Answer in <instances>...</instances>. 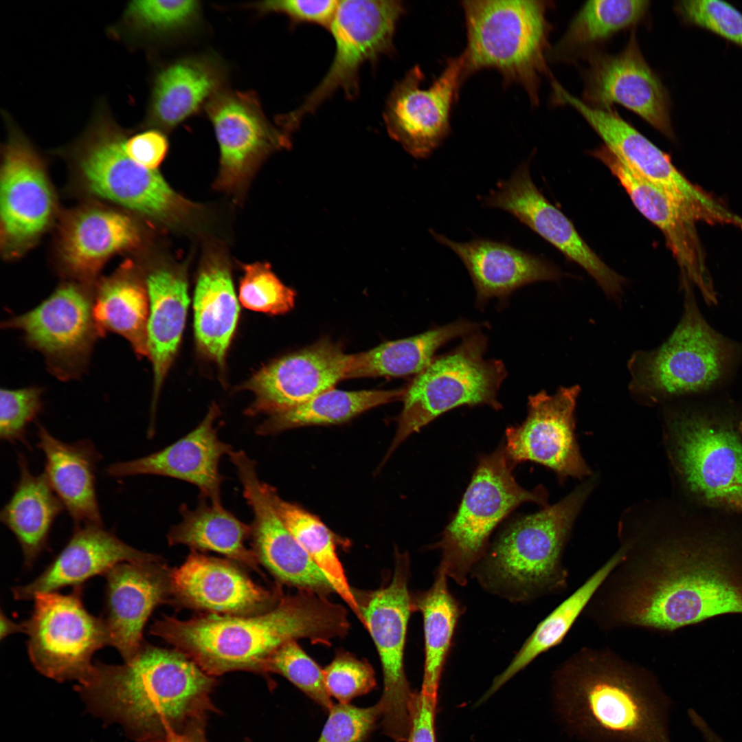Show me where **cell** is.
<instances>
[{
	"label": "cell",
	"instance_id": "f6af8a7d",
	"mask_svg": "<svg viewBox=\"0 0 742 742\" xmlns=\"http://www.w3.org/2000/svg\"><path fill=\"white\" fill-rule=\"evenodd\" d=\"M200 12L197 1H132L124 10L123 23L138 35L168 36L192 26Z\"/></svg>",
	"mask_w": 742,
	"mask_h": 742
},
{
	"label": "cell",
	"instance_id": "11a10c76",
	"mask_svg": "<svg viewBox=\"0 0 742 742\" xmlns=\"http://www.w3.org/2000/svg\"><path fill=\"white\" fill-rule=\"evenodd\" d=\"M437 695L416 693L407 742H436L435 715Z\"/></svg>",
	"mask_w": 742,
	"mask_h": 742
},
{
	"label": "cell",
	"instance_id": "ee69618b",
	"mask_svg": "<svg viewBox=\"0 0 742 742\" xmlns=\"http://www.w3.org/2000/svg\"><path fill=\"white\" fill-rule=\"evenodd\" d=\"M265 491L287 528L326 576L334 592L363 624V618L355 592L348 583L330 530L316 516L283 499L275 488L266 483Z\"/></svg>",
	"mask_w": 742,
	"mask_h": 742
},
{
	"label": "cell",
	"instance_id": "4fadbf2b",
	"mask_svg": "<svg viewBox=\"0 0 742 742\" xmlns=\"http://www.w3.org/2000/svg\"><path fill=\"white\" fill-rule=\"evenodd\" d=\"M82 585L67 594L36 595L30 617L23 621L27 652L35 668L58 682H80L90 672L94 653L109 645L102 617L91 614L82 601Z\"/></svg>",
	"mask_w": 742,
	"mask_h": 742
},
{
	"label": "cell",
	"instance_id": "bcb514c9",
	"mask_svg": "<svg viewBox=\"0 0 742 742\" xmlns=\"http://www.w3.org/2000/svg\"><path fill=\"white\" fill-rule=\"evenodd\" d=\"M267 671L286 677L324 710L329 711L333 706L325 686L323 670L296 640L285 643L269 657L265 666Z\"/></svg>",
	"mask_w": 742,
	"mask_h": 742
},
{
	"label": "cell",
	"instance_id": "7c38bea8",
	"mask_svg": "<svg viewBox=\"0 0 742 742\" xmlns=\"http://www.w3.org/2000/svg\"><path fill=\"white\" fill-rule=\"evenodd\" d=\"M404 12L401 1H339L328 29L335 44L329 69L297 109L280 115L290 133L337 91H342L348 99L357 97L361 67L392 51L396 28Z\"/></svg>",
	"mask_w": 742,
	"mask_h": 742
},
{
	"label": "cell",
	"instance_id": "603a6c76",
	"mask_svg": "<svg viewBox=\"0 0 742 742\" xmlns=\"http://www.w3.org/2000/svg\"><path fill=\"white\" fill-rule=\"evenodd\" d=\"M348 357L341 346L322 339L274 360L243 385L255 397L245 413L280 414L334 388L345 379Z\"/></svg>",
	"mask_w": 742,
	"mask_h": 742
},
{
	"label": "cell",
	"instance_id": "cb8c5ba5",
	"mask_svg": "<svg viewBox=\"0 0 742 742\" xmlns=\"http://www.w3.org/2000/svg\"><path fill=\"white\" fill-rule=\"evenodd\" d=\"M228 456L253 513L252 550L258 561L280 581L298 589L323 595L333 592L326 576L278 514L266 493L265 483L258 477L256 463L241 450H233Z\"/></svg>",
	"mask_w": 742,
	"mask_h": 742
},
{
	"label": "cell",
	"instance_id": "ffe728a7",
	"mask_svg": "<svg viewBox=\"0 0 742 742\" xmlns=\"http://www.w3.org/2000/svg\"><path fill=\"white\" fill-rule=\"evenodd\" d=\"M8 121L10 136L3 149L1 169V244L5 255L16 256L47 229L56 203L41 158Z\"/></svg>",
	"mask_w": 742,
	"mask_h": 742
},
{
	"label": "cell",
	"instance_id": "74e56055",
	"mask_svg": "<svg viewBox=\"0 0 742 742\" xmlns=\"http://www.w3.org/2000/svg\"><path fill=\"white\" fill-rule=\"evenodd\" d=\"M181 520L168 534L170 546L185 545L193 550H209L258 570V557L246 547L251 537V526L238 519L222 504H213L201 497L197 506L180 507Z\"/></svg>",
	"mask_w": 742,
	"mask_h": 742
},
{
	"label": "cell",
	"instance_id": "9f6ffc18",
	"mask_svg": "<svg viewBox=\"0 0 742 742\" xmlns=\"http://www.w3.org/2000/svg\"><path fill=\"white\" fill-rule=\"evenodd\" d=\"M205 723L192 725L183 731L171 732L167 742H207L205 735Z\"/></svg>",
	"mask_w": 742,
	"mask_h": 742
},
{
	"label": "cell",
	"instance_id": "f907efd6",
	"mask_svg": "<svg viewBox=\"0 0 742 742\" xmlns=\"http://www.w3.org/2000/svg\"><path fill=\"white\" fill-rule=\"evenodd\" d=\"M43 390L38 387L1 388L0 437L10 443L25 442L26 429L41 412Z\"/></svg>",
	"mask_w": 742,
	"mask_h": 742
},
{
	"label": "cell",
	"instance_id": "8fae6325",
	"mask_svg": "<svg viewBox=\"0 0 742 742\" xmlns=\"http://www.w3.org/2000/svg\"><path fill=\"white\" fill-rule=\"evenodd\" d=\"M513 468L503 446L481 456L457 512L434 546L441 552L438 567L461 586L468 583L504 519L526 502L548 506L546 490L541 486L524 488L515 480Z\"/></svg>",
	"mask_w": 742,
	"mask_h": 742
},
{
	"label": "cell",
	"instance_id": "f546056e",
	"mask_svg": "<svg viewBox=\"0 0 742 742\" xmlns=\"http://www.w3.org/2000/svg\"><path fill=\"white\" fill-rule=\"evenodd\" d=\"M431 234L461 260L473 283L476 303L480 306L493 297L505 300L527 284L554 281L561 276L553 264L505 242L476 238L460 243L434 230Z\"/></svg>",
	"mask_w": 742,
	"mask_h": 742
},
{
	"label": "cell",
	"instance_id": "836d02e7",
	"mask_svg": "<svg viewBox=\"0 0 742 742\" xmlns=\"http://www.w3.org/2000/svg\"><path fill=\"white\" fill-rule=\"evenodd\" d=\"M145 284L148 297V358L153 370L152 417L163 382L179 347L189 305L188 284L180 272L150 271Z\"/></svg>",
	"mask_w": 742,
	"mask_h": 742
},
{
	"label": "cell",
	"instance_id": "91938a15",
	"mask_svg": "<svg viewBox=\"0 0 742 742\" xmlns=\"http://www.w3.org/2000/svg\"><path fill=\"white\" fill-rule=\"evenodd\" d=\"M245 742H250V741H249V740H247H247H246V741H245Z\"/></svg>",
	"mask_w": 742,
	"mask_h": 742
},
{
	"label": "cell",
	"instance_id": "44dd1931",
	"mask_svg": "<svg viewBox=\"0 0 742 742\" xmlns=\"http://www.w3.org/2000/svg\"><path fill=\"white\" fill-rule=\"evenodd\" d=\"M205 110L219 146V189L236 190L266 157L291 146V135L267 118L252 91L223 89Z\"/></svg>",
	"mask_w": 742,
	"mask_h": 742
},
{
	"label": "cell",
	"instance_id": "e575fe53",
	"mask_svg": "<svg viewBox=\"0 0 742 742\" xmlns=\"http://www.w3.org/2000/svg\"><path fill=\"white\" fill-rule=\"evenodd\" d=\"M18 466V482L0 519L17 539L25 566L31 567L46 548L52 525L65 508L44 473H32L22 454Z\"/></svg>",
	"mask_w": 742,
	"mask_h": 742
},
{
	"label": "cell",
	"instance_id": "680465c9",
	"mask_svg": "<svg viewBox=\"0 0 742 742\" xmlns=\"http://www.w3.org/2000/svg\"><path fill=\"white\" fill-rule=\"evenodd\" d=\"M691 719L695 725L698 728L704 737L706 742H723L714 732L708 726L706 723L693 711L690 714Z\"/></svg>",
	"mask_w": 742,
	"mask_h": 742
},
{
	"label": "cell",
	"instance_id": "7bdbcfd3",
	"mask_svg": "<svg viewBox=\"0 0 742 742\" xmlns=\"http://www.w3.org/2000/svg\"><path fill=\"white\" fill-rule=\"evenodd\" d=\"M405 387L388 390L344 391L332 388L289 411L269 416L256 427L267 436L300 427L346 422L379 405L402 399Z\"/></svg>",
	"mask_w": 742,
	"mask_h": 742
},
{
	"label": "cell",
	"instance_id": "f5cc1de1",
	"mask_svg": "<svg viewBox=\"0 0 742 742\" xmlns=\"http://www.w3.org/2000/svg\"><path fill=\"white\" fill-rule=\"evenodd\" d=\"M339 2L337 0H269L252 3L249 6L262 14H282L292 23H315L329 29Z\"/></svg>",
	"mask_w": 742,
	"mask_h": 742
},
{
	"label": "cell",
	"instance_id": "60d3db41",
	"mask_svg": "<svg viewBox=\"0 0 742 742\" xmlns=\"http://www.w3.org/2000/svg\"><path fill=\"white\" fill-rule=\"evenodd\" d=\"M649 8L650 2L644 0L586 1L549 55L560 61L586 58L598 51L599 45L641 23Z\"/></svg>",
	"mask_w": 742,
	"mask_h": 742
},
{
	"label": "cell",
	"instance_id": "d4e9b609",
	"mask_svg": "<svg viewBox=\"0 0 742 742\" xmlns=\"http://www.w3.org/2000/svg\"><path fill=\"white\" fill-rule=\"evenodd\" d=\"M591 154L609 169L637 210L662 232L679 267L682 287L696 286L708 304H716L696 221L665 191L629 168L605 145Z\"/></svg>",
	"mask_w": 742,
	"mask_h": 742
},
{
	"label": "cell",
	"instance_id": "816d5d0a",
	"mask_svg": "<svg viewBox=\"0 0 742 742\" xmlns=\"http://www.w3.org/2000/svg\"><path fill=\"white\" fill-rule=\"evenodd\" d=\"M317 742H363L381 719L380 701L367 708L348 704H333Z\"/></svg>",
	"mask_w": 742,
	"mask_h": 742
},
{
	"label": "cell",
	"instance_id": "30bf717a",
	"mask_svg": "<svg viewBox=\"0 0 742 742\" xmlns=\"http://www.w3.org/2000/svg\"><path fill=\"white\" fill-rule=\"evenodd\" d=\"M487 338L475 331L449 352L434 357L405 387L398 427L384 458L387 460L410 435L441 414L467 405L502 408L497 393L507 372L498 359H486Z\"/></svg>",
	"mask_w": 742,
	"mask_h": 742
},
{
	"label": "cell",
	"instance_id": "5bb4252c",
	"mask_svg": "<svg viewBox=\"0 0 742 742\" xmlns=\"http://www.w3.org/2000/svg\"><path fill=\"white\" fill-rule=\"evenodd\" d=\"M409 559L398 553L394 574L385 587L368 594L355 592L363 626L370 634L380 658L383 692L382 724L395 742H407L416 693L411 690L404 669V650L412 608L408 583Z\"/></svg>",
	"mask_w": 742,
	"mask_h": 742
},
{
	"label": "cell",
	"instance_id": "d6a6232c",
	"mask_svg": "<svg viewBox=\"0 0 742 742\" xmlns=\"http://www.w3.org/2000/svg\"><path fill=\"white\" fill-rule=\"evenodd\" d=\"M38 448L45 475L76 526L103 525L97 497L95 471L102 456L89 440L65 442L38 425Z\"/></svg>",
	"mask_w": 742,
	"mask_h": 742
},
{
	"label": "cell",
	"instance_id": "277c9868",
	"mask_svg": "<svg viewBox=\"0 0 742 742\" xmlns=\"http://www.w3.org/2000/svg\"><path fill=\"white\" fill-rule=\"evenodd\" d=\"M554 680L561 712L582 732L615 742H668L653 677L615 650L578 649Z\"/></svg>",
	"mask_w": 742,
	"mask_h": 742
},
{
	"label": "cell",
	"instance_id": "52a82bcc",
	"mask_svg": "<svg viewBox=\"0 0 742 742\" xmlns=\"http://www.w3.org/2000/svg\"><path fill=\"white\" fill-rule=\"evenodd\" d=\"M466 46L461 54L466 78L482 69H495L505 85H520L531 104L539 103L543 76L550 74L547 58L550 52L552 27L547 14L549 1H462Z\"/></svg>",
	"mask_w": 742,
	"mask_h": 742
},
{
	"label": "cell",
	"instance_id": "c3c4849f",
	"mask_svg": "<svg viewBox=\"0 0 742 742\" xmlns=\"http://www.w3.org/2000/svg\"><path fill=\"white\" fill-rule=\"evenodd\" d=\"M675 10L687 24L707 30L742 47V13L719 0H687Z\"/></svg>",
	"mask_w": 742,
	"mask_h": 742
},
{
	"label": "cell",
	"instance_id": "ac0fdd59",
	"mask_svg": "<svg viewBox=\"0 0 742 742\" xmlns=\"http://www.w3.org/2000/svg\"><path fill=\"white\" fill-rule=\"evenodd\" d=\"M578 385L560 387L552 394L545 390L530 396L526 419L506 429L504 447L515 467L524 462L540 464L563 481L584 480L592 472L583 458L575 433Z\"/></svg>",
	"mask_w": 742,
	"mask_h": 742
},
{
	"label": "cell",
	"instance_id": "7dc6e473",
	"mask_svg": "<svg viewBox=\"0 0 742 742\" xmlns=\"http://www.w3.org/2000/svg\"><path fill=\"white\" fill-rule=\"evenodd\" d=\"M239 285V300L251 311L280 315L291 311L295 292L276 276L267 263L256 262L243 267Z\"/></svg>",
	"mask_w": 742,
	"mask_h": 742
},
{
	"label": "cell",
	"instance_id": "7402d4cb",
	"mask_svg": "<svg viewBox=\"0 0 742 742\" xmlns=\"http://www.w3.org/2000/svg\"><path fill=\"white\" fill-rule=\"evenodd\" d=\"M530 160L482 199L484 207L507 212L583 268L609 297L620 298L626 280L609 268L581 238L570 220L537 188Z\"/></svg>",
	"mask_w": 742,
	"mask_h": 742
},
{
	"label": "cell",
	"instance_id": "4316f807",
	"mask_svg": "<svg viewBox=\"0 0 742 742\" xmlns=\"http://www.w3.org/2000/svg\"><path fill=\"white\" fill-rule=\"evenodd\" d=\"M104 576L106 586L102 618L109 645L128 662L143 645L144 628L152 611L170 592L169 572L159 559L123 562Z\"/></svg>",
	"mask_w": 742,
	"mask_h": 742
},
{
	"label": "cell",
	"instance_id": "6f0895ef",
	"mask_svg": "<svg viewBox=\"0 0 742 742\" xmlns=\"http://www.w3.org/2000/svg\"><path fill=\"white\" fill-rule=\"evenodd\" d=\"M1 630H0V638L1 640L8 637V636L18 632L23 633L24 628L23 622L17 623L10 620L5 614H3V610H1Z\"/></svg>",
	"mask_w": 742,
	"mask_h": 742
},
{
	"label": "cell",
	"instance_id": "f35d334b",
	"mask_svg": "<svg viewBox=\"0 0 742 742\" xmlns=\"http://www.w3.org/2000/svg\"><path fill=\"white\" fill-rule=\"evenodd\" d=\"M623 557L619 548L600 567L563 600L536 627L508 666L496 676L480 698L486 701L536 657L561 644L608 575Z\"/></svg>",
	"mask_w": 742,
	"mask_h": 742
},
{
	"label": "cell",
	"instance_id": "4dcf8cb0",
	"mask_svg": "<svg viewBox=\"0 0 742 742\" xmlns=\"http://www.w3.org/2000/svg\"><path fill=\"white\" fill-rule=\"evenodd\" d=\"M140 229L128 215L101 207H85L69 214L60 230L62 260L75 278H94L113 256L137 248Z\"/></svg>",
	"mask_w": 742,
	"mask_h": 742
},
{
	"label": "cell",
	"instance_id": "681fc988",
	"mask_svg": "<svg viewBox=\"0 0 742 742\" xmlns=\"http://www.w3.org/2000/svg\"><path fill=\"white\" fill-rule=\"evenodd\" d=\"M323 675L328 695L339 703L348 704L376 686L374 671L369 662L345 651L337 653Z\"/></svg>",
	"mask_w": 742,
	"mask_h": 742
},
{
	"label": "cell",
	"instance_id": "d6986e66",
	"mask_svg": "<svg viewBox=\"0 0 742 742\" xmlns=\"http://www.w3.org/2000/svg\"><path fill=\"white\" fill-rule=\"evenodd\" d=\"M586 59L581 100L585 104L598 109L623 106L666 137L675 138L668 92L644 58L635 30L620 52L598 50Z\"/></svg>",
	"mask_w": 742,
	"mask_h": 742
},
{
	"label": "cell",
	"instance_id": "7a4b0ae2",
	"mask_svg": "<svg viewBox=\"0 0 742 742\" xmlns=\"http://www.w3.org/2000/svg\"><path fill=\"white\" fill-rule=\"evenodd\" d=\"M215 682L182 652L142 645L123 664L95 662L76 688L89 710L133 740L167 742L170 733L205 723L216 710Z\"/></svg>",
	"mask_w": 742,
	"mask_h": 742
},
{
	"label": "cell",
	"instance_id": "8d00e7d4",
	"mask_svg": "<svg viewBox=\"0 0 742 742\" xmlns=\"http://www.w3.org/2000/svg\"><path fill=\"white\" fill-rule=\"evenodd\" d=\"M480 325L464 319L420 334L384 342L367 351L349 355L345 379L416 375L434 358L436 352L451 339L477 331Z\"/></svg>",
	"mask_w": 742,
	"mask_h": 742
},
{
	"label": "cell",
	"instance_id": "f1b7e54d",
	"mask_svg": "<svg viewBox=\"0 0 742 742\" xmlns=\"http://www.w3.org/2000/svg\"><path fill=\"white\" fill-rule=\"evenodd\" d=\"M169 583L181 602L213 614L245 615L263 610L273 601L270 592L231 563L196 550L169 572Z\"/></svg>",
	"mask_w": 742,
	"mask_h": 742
},
{
	"label": "cell",
	"instance_id": "9c48e42d",
	"mask_svg": "<svg viewBox=\"0 0 742 742\" xmlns=\"http://www.w3.org/2000/svg\"><path fill=\"white\" fill-rule=\"evenodd\" d=\"M126 136L101 106L76 147L78 169L88 190L159 221L176 223L186 218L194 205L175 192L157 170L147 168L127 155Z\"/></svg>",
	"mask_w": 742,
	"mask_h": 742
},
{
	"label": "cell",
	"instance_id": "ab89813d",
	"mask_svg": "<svg viewBox=\"0 0 742 742\" xmlns=\"http://www.w3.org/2000/svg\"><path fill=\"white\" fill-rule=\"evenodd\" d=\"M93 315L103 335L124 337L138 357H148V297L145 282L124 269L102 280L93 295Z\"/></svg>",
	"mask_w": 742,
	"mask_h": 742
},
{
	"label": "cell",
	"instance_id": "484cf974",
	"mask_svg": "<svg viewBox=\"0 0 742 742\" xmlns=\"http://www.w3.org/2000/svg\"><path fill=\"white\" fill-rule=\"evenodd\" d=\"M220 411L213 404L202 421L174 443L137 459L115 462L106 474L119 478L153 475L178 479L195 485L201 497L222 504L221 488L224 477L219 471L221 459L234 450L221 441L214 426Z\"/></svg>",
	"mask_w": 742,
	"mask_h": 742
},
{
	"label": "cell",
	"instance_id": "d590c367",
	"mask_svg": "<svg viewBox=\"0 0 742 742\" xmlns=\"http://www.w3.org/2000/svg\"><path fill=\"white\" fill-rule=\"evenodd\" d=\"M193 310L199 349L223 366L239 316L231 273L223 260L213 258L201 269L194 290Z\"/></svg>",
	"mask_w": 742,
	"mask_h": 742
},
{
	"label": "cell",
	"instance_id": "e0dca14e",
	"mask_svg": "<svg viewBox=\"0 0 742 742\" xmlns=\"http://www.w3.org/2000/svg\"><path fill=\"white\" fill-rule=\"evenodd\" d=\"M425 76L416 65L392 88L383 119L390 137L416 159L428 158L451 131V115L460 88L466 80L462 55L450 57L427 88Z\"/></svg>",
	"mask_w": 742,
	"mask_h": 742
},
{
	"label": "cell",
	"instance_id": "db71d44e",
	"mask_svg": "<svg viewBox=\"0 0 742 742\" xmlns=\"http://www.w3.org/2000/svg\"><path fill=\"white\" fill-rule=\"evenodd\" d=\"M124 147L127 155L139 164L152 170L164 159L168 142L164 134L157 128H150L126 136Z\"/></svg>",
	"mask_w": 742,
	"mask_h": 742
},
{
	"label": "cell",
	"instance_id": "5b68a950",
	"mask_svg": "<svg viewBox=\"0 0 742 742\" xmlns=\"http://www.w3.org/2000/svg\"><path fill=\"white\" fill-rule=\"evenodd\" d=\"M592 475L553 505L509 524L471 572L488 592L525 603L567 587L565 548L574 524L594 489Z\"/></svg>",
	"mask_w": 742,
	"mask_h": 742
},
{
	"label": "cell",
	"instance_id": "9a60e30c",
	"mask_svg": "<svg viewBox=\"0 0 742 742\" xmlns=\"http://www.w3.org/2000/svg\"><path fill=\"white\" fill-rule=\"evenodd\" d=\"M556 104L575 109L603 139L604 145L634 172L665 191L696 221L734 225L737 215L688 180L670 157L622 119L614 110L598 109L570 94L559 82L552 86Z\"/></svg>",
	"mask_w": 742,
	"mask_h": 742
},
{
	"label": "cell",
	"instance_id": "8992f818",
	"mask_svg": "<svg viewBox=\"0 0 742 742\" xmlns=\"http://www.w3.org/2000/svg\"><path fill=\"white\" fill-rule=\"evenodd\" d=\"M664 440L683 503L742 515V417L668 410L664 415Z\"/></svg>",
	"mask_w": 742,
	"mask_h": 742
},
{
	"label": "cell",
	"instance_id": "ba28073f",
	"mask_svg": "<svg viewBox=\"0 0 742 742\" xmlns=\"http://www.w3.org/2000/svg\"><path fill=\"white\" fill-rule=\"evenodd\" d=\"M684 289L682 317L659 347L634 352L628 361L629 390L638 402L654 405L710 388L731 359L729 344L702 317L691 286Z\"/></svg>",
	"mask_w": 742,
	"mask_h": 742
},
{
	"label": "cell",
	"instance_id": "83f0119b",
	"mask_svg": "<svg viewBox=\"0 0 742 742\" xmlns=\"http://www.w3.org/2000/svg\"><path fill=\"white\" fill-rule=\"evenodd\" d=\"M159 559L126 543L103 525L76 526L67 543L45 569L31 582L13 587L12 592L17 600H33L38 594L82 585L123 562Z\"/></svg>",
	"mask_w": 742,
	"mask_h": 742
},
{
	"label": "cell",
	"instance_id": "1f68e13d",
	"mask_svg": "<svg viewBox=\"0 0 742 742\" xmlns=\"http://www.w3.org/2000/svg\"><path fill=\"white\" fill-rule=\"evenodd\" d=\"M225 74L209 56L183 58L156 74L146 115L149 127L171 129L205 108L223 90Z\"/></svg>",
	"mask_w": 742,
	"mask_h": 742
},
{
	"label": "cell",
	"instance_id": "b9f144b4",
	"mask_svg": "<svg viewBox=\"0 0 742 742\" xmlns=\"http://www.w3.org/2000/svg\"><path fill=\"white\" fill-rule=\"evenodd\" d=\"M448 576L439 567L431 586L412 596V611L421 613L423 621L425 662L423 693L437 695L443 668L456 625L464 609L451 593Z\"/></svg>",
	"mask_w": 742,
	"mask_h": 742
},
{
	"label": "cell",
	"instance_id": "3957f363",
	"mask_svg": "<svg viewBox=\"0 0 742 742\" xmlns=\"http://www.w3.org/2000/svg\"><path fill=\"white\" fill-rule=\"evenodd\" d=\"M349 628L342 605L299 589L253 616L212 613L188 620L166 616L150 631L216 676L233 671L265 672L269 657L285 643L305 638L329 646Z\"/></svg>",
	"mask_w": 742,
	"mask_h": 742
},
{
	"label": "cell",
	"instance_id": "6da1fadb",
	"mask_svg": "<svg viewBox=\"0 0 742 742\" xmlns=\"http://www.w3.org/2000/svg\"><path fill=\"white\" fill-rule=\"evenodd\" d=\"M655 517L620 524L623 557L594 599L603 629L673 632L742 614V515L681 503Z\"/></svg>",
	"mask_w": 742,
	"mask_h": 742
},
{
	"label": "cell",
	"instance_id": "2e32d148",
	"mask_svg": "<svg viewBox=\"0 0 742 742\" xmlns=\"http://www.w3.org/2000/svg\"><path fill=\"white\" fill-rule=\"evenodd\" d=\"M2 325L21 332L27 344L43 355L49 370L64 380L83 372L102 335L93 315V297L75 283L60 285L38 306Z\"/></svg>",
	"mask_w": 742,
	"mask_h": 742
}]
</instances>
